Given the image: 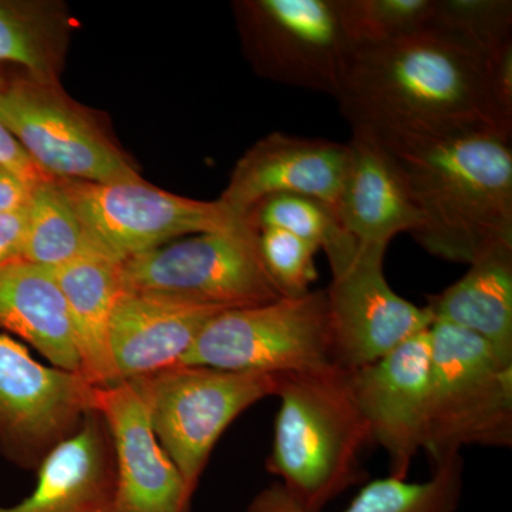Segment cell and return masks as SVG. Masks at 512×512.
<instances>
[{"mask_svg":"<svg viewBox=\"0 0 512 512\" xmlns=\"http://www.w3.org/2000/svg\"><path fill=\"white\" fill-rule=\"evenodd\" d=\"M35 185L0 164V212L15 210L29 201Z\"/></svg>","mask_w":512,"mask_h":512,"instance_id":"obj_32","label":"cell"},{"mask_svg":"<svg viewBox=\"0 0 512 512\" xmlns=\"http://www.w3.org/2000/svg\"><path fill=\"white\" fill-rule=\"evenodd\" d=\"M116 463L114 512H190L192 494L158 441L146 403L130 382L97 387Z\"/></svg>","mask_w":512,"mask_h":512,"instance_id":"obj_14","label":"cell"},{"mask_svg":"<svg viewBox=\"0 0 512 512\" xmlns=\"http://www.w3.org/2000/svg\"><path fill=\"white\" fill-rule=\"evenodd\" d=\"M275 396L279 410L266 470L303 510L322 512L365 483L362 456L373 440L348 369L332 365L276 375Z\"/></svg>","mask_w":512,"mask_h":512,"instance_id":"obj_3","label":"cell"},{"mask_svg":"<svg viewBox=\"0 0 512 512\" xmlns=\"http://www.w3.org/2000/svg\"><path fill=\"white\" fill-rule=\"evenodd\" d=\"M0 164L5 165L32 185L52 178L33 163L32 158L20 147L16 138L9 133L8 128L3 126L2 121H0Z\"/></svg>","mask_w":512,"mask_h":512,"instance_id":"obj_31","label":"cell"},{"mask_svg":"<svg viewBox=\"0 0 512 512\" xmlns=\"http://www.w3.org/2000/svg\"><path fill=\"white\" fill-rule=\"evenodd\" d=\"M28 205L23 261L56 269L86 256H106L87 234L56 178L36 184Z\"/></svg>","mask_w":512,"mask_h":512,"instance_id":"obj_24","label":"cell"},{"mask_svg":"<svg viewBox=\"0 0 512 512\" xmlns=\"http://www.w3.org/2000/svg\"><path fill=\"white\" fill-rule=\"evenodd\" d=\"M241 16L256 66L276 82L338 97L353 47L335 0H256Z\"/></svg>","mask_w":512,"mask_h":512,"instance_id":"obj_11","label":"cell"},{"mask_svg":"<svg viewBox=\"0 0 512 512\" xmlns=\"http://www.w3.org/2000/svg\"><path fill=\"white\" fill-rule=\"evenodd\" d=\"M464 461L461 454L433 468L423 483L386 477L360 488L342 512H456L463 495ZM242 512H308L274 483L259 491Z\"/></svg>","mask_w":512,"mask_h":512,"instance_id":"obj_22","label":"cell"},{"mask_svg":"<svg viewBox=\"0 0 512 512\" xmlns=\"http://www.w3.org/2000/svg\"><path fill=\"white\" fill-rule=\"evenodd\" d=\"M375 140L404 178L420 215L412 237L427 252L470 265L495 248L512 245L510 137L470 133Z\"/></svg>","mask_w":512,"mask_h":512,"instance_id":"obj_2","label":"cell"},{"mask_svg":"<svg viewBox=\"0 0 512 512\" xmlns=\"http://www.w3.org/2000/svg\"><path fill=\"white\" fill-rule=\"evenodd\" d=\"M258 245L266 272L284 298H299L312 291L318 281V249L279 228L258 229Z\"/></svg>","mask_w":512,"mask_h":512,"instance_id":"obj_28","label":"cell"},{"mask_svg":"<svg viewBox=\"0 0 512 512\" xmlns=\"http://www.w3.org/2000/svg\"><path fill=\"white\" fill-rule=\"evenodd\" d=\"M427 28L484 60L512 45L511 0H434Z\"/></svg>","mask_w":512,"mask_h":512,"instance_id":"obj_26","label":"cell"},{"mask_svg":"<svg viewBox=\"0 0 512 512\" xmlns=\"http://www.w3.org/2000/svg\"><path fill=\"white\" fill-rule=\"evenodd\" d=\"M165 453L194 495L215 444L245 410L275 396L276 375L175 366L131 380Z\"/></svg>","mask_w":512,"mask_h":512,"instance_id":"obj_6","label":"cell"},{"mask_svg":"<svg viewBox=\"0 0 512 512\" xmlns=\"http://www.w3.org/2000/svg\"><path fill=\"white\" fill-rule=\"evenodd\" d=\"M348 146V170L336 202L339 220L357 244L387 249L397 235L419 228V212L382 144L353 131Z\"/></svg>","mask_w":512,"mask_h":512,"instance_id":"obj_18","label":"cell"},{"mask_svg":"<svg viewBox=\"0 0 512 512\" xmlns=\"http://www.w3.org/2000/svg\"><path fill=\"white\" fill-rule=\"evenodd\" d=\"M123 291L154 293L222 309L284 298L266 272L258 229L247 220L227 231L163 245L120 266Z\"/></svg>","mask_w":512,"mask_h":512,"instance_id":"obj_7","label":"cell"},{"mask_svg":"<svg viewBox=\"0 0 512 512\" xmlns=\"http://www.w3.org/2000/svg\"><path fill=\"white\" fill-rule=\"evenodd\" d=\"M332 365L336 363L325 289L218 313L181 362L268 375Z\"/></svg>","mask_w":512,"mask_h":512,"instance_id":"obj_5","label":"cell"},{"mask_svg":"<svg viewBox=\"0 0 512 512\" xmlns=\"http://www.w3.org/2000/svg\"><path fill=\"white\" fill-rule=\"evenodd\" d=\"M487 66L483 57L426 28L353 49L336 100L353 131L379 140L470 133L511 138L491 99Z\"/></svg>","mask_w":512,"mask_h":512,"instance_id":"obj_1","label":"cell"},{"mask_svg":"<svg viewBox=\"0 0 512 512\" xmlns=\"http://www.w3.org/2000/svg\"><path fill=\"white\" fill-rule=\"evenodd\" d=\"M90 238L104 255L123 264L133 256L187 234L227 231L247 220L221 200L197 201L134 183L57 180Z\"/></svg>","mask_w":512,"mask_h":512,"instance_id":"obj_9","label":"cell"},{"mask_svg":"<svg viewBox=\"0 0 512 512\" xmlns=\"http://www.w3.org/2000/svg\"><path fill=\"white\" fill-rule=\"evenodd\" d=\"M28 202L15 210L0 212V268L23 259L29 222Z\"/></svg>","mask_w":512,"mask_h":512,"instance_id":"obj_30","label":"cell"},{"mask_svg":"<svg viewBox=\"0 0 512 512\" xmlns=\"http://www.w3.org/2000/svg\"><path fill=\"white\" fill-rule=\"evenodd\" d=\"M0 121L52 178L99 184L143 180L93 114L59 82L0 73Z\"/></svg>","mask_w":512,"mask_h":512,"instance_id":"obj_8","label":"cell"},{"mask_svg":"<svg viewBox=\"0 0 512 512\" xmlns=\"http://www.w3.org/2000/svg\"><path fill=\"white\" fill-rule=\"evenodd\" d=\"M343 32L352 45L372 47L426 29L434 0H335Z\"/></svg>","mask_w":512,"mask_h":512,"instance_id":"obj_27","label":"cell"},{"mask_svg":"<svg viewBox=\"0 0 512 512\" xmlns=\"http://www.w3.org/2000/svg\"><path fill=\"white\" fill-rule=\"evenodd\" d=\"M488 84L495 110L512 128V45L488 60Z\"/></svg>","mask_w":512,"mask_h":512,"instance_id":"obj_29","label":"cell"},{"mask_svg":"<svg viewBox=\"0 0 512 512\" xmlns=\"http://www.w3.org/2000/svg\"><path fill=\"white\" fill-rule=\"evenodd\" d=\"M97 386L80 373L42 365L0 333V451L36 470L52 448L72 436L96 404Z\"/></svg>","mask_w":512,"mask_h":512,"instance_id":"obj_10","label":"cell"},{"mask_svg":"<svg viewBox=\"0 0 512 512\" xmlns=\"http://www.w3.org/2000/svg\"><path fill=\"white\" fill-rule=\"evenodd\" d=\"M431 365L423 448L433 468L464 447L512 446V365L480 336L430 326Z\"/></svg>","mask_w":512,"mask_h":512,"instance_id":"obj_4","label":"cell"},{"mask_svg":"<svg viewBox=\"0 0 512 512\" xmlns=\"http://www.w3.org/2000/svg\"><path fill=\"white\" fill-rule=\"evenodd\" d=\"M0 329L26 340L53 367L80 373L72 319L52 269L23 259L0 268Z\"/></svg>","mask_w":512,"mask_h":512,"instance_id":"obj_19","label":"cell"},{"mask_svg":"<svg viewBox=\"0 0 512 512\" xmlns=\"http://www.w3.org/2000/svg\"><path fill=\"white\" fill-rule=\"evenodd\" d=\"M32 493L0 512H114L116 463L103 417L87 414L39 464Z\"/></svg>","mask_w":512,"mask_h":512,"instance_id":"obj_17","label":"cell"},{"mask_svg":"<svg viewBox=\"0 0 512 512\" xmlns=\"http://www.w3.org/2000/svg\"><path fill=\"white\" fill-rule=\"evenodd\" d=\"M227 309L154 293H120L110 323L117 380L131 382L181 366L207 323Z\"/></svg>","mask_w":512,"mask_h":512,"instance_id":"obj_16","label":"cell"},{"mask_svg":"<svg viewBox=\"0 0 512 512\" xmlns=\"http://www.w3.org/2000/svg\"><path fill=\"white\" fill-rule=\"evenodd\" d=\"M66 29L59 6L0 0V64L18 66L42 82H59Z\"/></svg>","mask_w":512,"mask_h":512,"instance_id":"obj_23","label":"cell"},{"mask_svg":"<svg viewBox=\"0 0 512 512\" xmlns=\"http://www.w3.org/2000/svg\"><path fill=\"white\" fill-rule=\"evenodd\" d=\"M256 229L279 228L323 249L330 271H336L356 254L359 244L340 222L338 212L326 202L303 195L281 194L266 198L247 215Z\"/></svg>","mask_w":512,"mask_h":512,"instance_id":"obj_25","label":"cell"},{"mask_svg":"<svg viewBox=\"0 0 512 512\" xmlns=\"http://www.w3.org/2000/svg\"><path fill=\"white\" fill-rule=\"evenodd\" d=\"M119 262L86 256L52 269L62 289L80 359V375L93 386L119 384L110 350L114 305L123 292Z\"/></svg>","mask_w":512,"mask_h":512,"instance_id":"obj_20","label":"cell"},{"mask_svg":"<svg viewBox=\"0 0 512 512\" xmlns=\"http://www.w3.org/2000/svg\"><path fill=\"white\" fill-rule=\"evenodd\" d=\"M427 299L434 322L480 336L512 365V245L481 256L456 284Z\"/></svg>","mask_w":512,"mask_h":512,"instance_id":"obj_21","label":"cell"},{"mask_svg":"<svg viewBox=\"0 0 512 512\" xmlns=\"http://www.w3.org/2000/svg\"><path fill=\"white\" fill-rule=\"evenodd\" d=\"M431 365L430 328L392 352L348 369L350 386L373 443L389 457L390 476L407 480L423 448Z\"/></svg>","mask_w":512,"mask_h":512,"instance_id":"obj_13","label":"cell"},{"mask_svg":"<svg viewBox=\"0 0 512 512\" xmlns=\"http://www.w3.org/2000/svg\"><path fill=\"white\" fill-rule=\"evenodd\" d=\"M348 163V143L272 133L241 157L220 200L239 218L281 194L316 198L336 210Z\"/></svg>","mask_w":512,"mask_h":512,"instance_id":"obj_15","label":"cell"},{"mask_svg":"<svg viewBox=\"0 0 512 512\" xmlns=\"http://www.w3.org/2000/svg\"><path fill=\"white\" fill-rule=\"evenodd\" d=\"M384 254L386 248L359 245L349 262L332 271L325 289L333 356L343 369L369 365L433 325L427 306L420 308L390 288Z\"/></svg>","mask_w":512,"mask_h":512,"instance_id":"obj_12","label":"cell"}]
</instances>
